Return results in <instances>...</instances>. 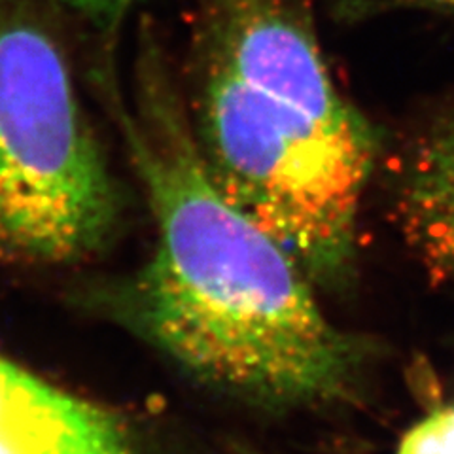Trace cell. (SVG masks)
Returning a JSON list of instances; mask_svg holds the SVG:
<instances>
[{
  "label": "cell",
  "instance_id": "6da1fadb",
  "mask_svg": "<svg viewBox=\"0 0 454 454\" xmlns=\"http://www.w3.org/2000/svg\"><path fill=\"white\" fill-rule=\"evenodd\" d=\"M114 70L98 91L120 127L158 230L129 315L192 375L269 405H328L356 388L362 350L312 295L309 275L212 184L186 98L145 28L131 93Z\"/></svg>",
  "mask_w": 454,
  "mask_h": 454
},
{
  "label": "cell",
  "instance_id": "7a4b0ae2",
  "mask_svg": "<svg viewBox=\"0 0 454 454\" xmlns=\"http://www.w3.org/2000/svg\"><path fill=\"white\" fill-rule=\"evenodd\" d=\"M184 93L218 192L310 280H343L380 137L339 91L297 0H195Z\"/></svg>",
  "mask_w": 454,
  "mask_h": 454
},
{
  "label": "cell",
  "instance_id": "3957f363",
  "mask_svg": "<svg viewBox=\"0 0 454 454\" xmlns=\"http://www.w3.org/2000/svg\"><path fill=\"white\" fill-rule=\"evenodd\" d=\"M120 216L59 38L31 0H0V263L90 258Z\"/></svg>",
  "mask_w": 454,
  "mask_h": 454
},
{
  "label": "cell",
  "instance_id": "277c9868",
  "mask_svg": "<svg viewBox=\"0 0 454 454\" xmlns=\"http://www.w3.org/2000/svg\"><path fill=\"white\" fill-rule=\"evenodd\" d=\"M0 454H150L116 411L0 354Z\"/></svg>",
  "mask_w": 454,
  "mask_h": 454
},
{
  "label": "cell",
  "instance_id": "5b68a950",
  "mask_svg": "<svg viewBox=\"0 0 454 454\" xmlns=\"http://www.w3.org/2000/svg\"><path fill=\"white\" fill-rule=\"evenodd\" d=\"M392 170L407 243L435 277L454 278V114L411 138Z\"/></svg>",
  "mask_w": 454,
  "mask_h": 454
},
{
  "label": "cell",
  "instance_id": "8992f818",
  "mask_svg": "<svg viewBox=\"0 0 454 454\" xmlns=\"http://www.w3.org/2000/svg\"><path fill=\"white\" fill-rule=\"evenodd\" d=\"M67 12L101 38L105 44H114L125 21L146 0H57Z\"/></svg>",
  "mask_w": 454,
  "mask_h": 454
},
{
  "label": "cell",
  "instance_id": "52a82bcc",
  "mask_svg": "<svg viewBox=\"0 0 454 454\" xmlns=\"http://www.w3.org/2000/svg\"><path fill=\"white\" fill-rule=\"evenodd\" d=\"M397 454H454V407L439 409L411 428Z\"/></svg>",
  "mask_w": 454,
  "mask_h": 454
},
{
  "label": "cell",
  "instance_id": "ba28073f",
  "mask_svg": "<svg viewBox=\"0 0 454 454\" xmlns=\"http://www.w3.org/2000/svg\"><path fill=\"white\" fill-rule=\"evenodd\" d=\"M392 10H419V12H432L442 13V16H452L454 18V0H380V3H356V16H364V13H385Z\"/></svg>",
  "mask_w": 454,
  "mask_h": 454
}]
</instances>
